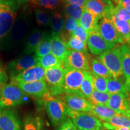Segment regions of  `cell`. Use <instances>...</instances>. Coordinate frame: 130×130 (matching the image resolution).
<instances>
[{
    "mask_svg": "<svg viewBox=\"0 0 130 130\" xmlns=\"http://www.w3.org/2000/svg\"><path fill=\"white\" fill-rule=\"evenodd\" d=\"M30 24L28 13L22 12L18 14L9 31L0 39V50L10 51L20 46L27 40Z\"/></svg>",
    "mask_w": 130,
    "mask_h": 130,
    "instance_id": "1",
    "label": "cell"
},
{
    "mask_svg": "<svg viewBox=\"0 0 130 130\" xmlns=\"http://www.w3.org/2000/svg\"><path fill=\"white\" fill-rule=\"evenodd\" d=\"M45 108L54 126L62 125L69 118L68 108L60 97L51 96L45 100Z\"/></svg>",
    "mask_w": 130,
    "mask_h": 130,
    "instance_id": "2",
    "label": "cell"
},
{
    "mask_svg": "<svg viewBox=\"0 0 130 130\" xmlns=\"http://www.w3.org/2000/svg\"><path fill=\"white\" fill-rule=\"evenodd\" d=\"M26 93L12 83L0 87V107L10 108L23 104Z\"/></svg>",
    "mask_w": 130,
    "mask_h": 130,
    "instance_id": "3",
    "label": "cell"
},
{
    "mask_svg": "<svg viewBox=\"0 0 130 130\" xmlns=\"http://www.w3.org/2000/svg\"><path fill=\"white\" fill-rule=\"evenodd\" d=\"M68 117L78 130H104L102 123L90 113L74 111L68 108Z\"/></svg>",
    "mask_w": 130,
    "mask_h": 130,
    "instance_id": "4",
    "label": "cell"
},
{
    "mask_svg": "<svg viewBox=\"0 0 130 130\" xmlns=\"http://www.w3.org/2000/svg\"><path fill=\"white\" fill-rule=\"evenodd\" d=\"M64 74V66L45 69V81L51 96L57 97L63 95L62 86Z\"/></svg>",
    "mask_w": 130,
    "mask_h": 130,
    "instance_id": "5",
    "label": "cell"
},
{
    "mask_svg": "<svg viewBox=\"0 0 130 130\" xmlns=\"http://www.w3.org/2000/svg\"><path fill=\"white\" fill-rule=\"evenodd\" d=\"M98 58L106 66L112 77L115 78L123 77L119 47L114 48L101 54L98 57Z\"/></svg>",
    "mask_w": 130,
    "mask_h": 130,
    "instance_id": "6",
    "label": "cell"
},
{
    "mask_svg": "<svg viewBox=\"0 0 130 130\" xmlns=\"http://www.w3.org/2000/svg\"><path fill=\"white\" fill-rule=\"evenodd\" d=\"M64 81L62 86L63 93L75 94L81 96L80 87L86 71L65 68Z\"/></svg>",
    "mask_w": 130,
    "mask_h": 130,
    "instance_id": "7",
    "label": "cell"
},
{
    "mask_svg": "<svg viewBox=\"0 0 130 130\" xmlns=\"http://www.w3.org/2000/svg\"><path fill=\"white\" fill-rule=\"evenodd\" d=\"M97 29L101 37L107 42L115 45L125 44L113 25L110 17H104L99 20Z\"/></svg>",
    "mask_w": 130,
    "mask_h": 130,
    "instance_id": "8",
    "label": "cell"
},
{
    "mask_svg": "<svg viewBox=\"0 0 130 130\" xmlns=\"http://www.w3.org/2000/svg\"><path fill=\"white\" fill-rule=\"evenodd\" d=\"M89 57V55L69 50L63 61V66L67 69L89 71L90 70Z\"/></svg>",
    "mask_w": 130,
    "mask_h": 130,
    "instance_id": "9",
    "label": "cell"
},
{
    "mask_svg": "<svg viewBox=\"0 0 130 130\" xmlns=\"http://www.w3.org/2000/svg\"><path fill=\"white\" fill-rule=\"evenodd\" d=\"M87 44L90 53L95 56H100L101 54L115 48L116 46V45L110 43L102 38L98 31L97 25L89 34Z\"/></svg>",
    "mask_w": 130,
    "mask_h": 130,
    "instance_id": "10",
    "label": "cell"
},
{
    "mask_svg": "<svg viewBox=\"0 0 130 130\" xmlns=\"http://www.w3.org/2000/svg\"><path fill=\"white\" fill-rule=\"evenodd\" d=\"M114 7L111 0H87L84 7L98 20L104 17L111 18Z\"/></svg>",
    "mask_w": 130,
    "mask_h": 130,
    "instance_id": "11",
    "label": "cell"
},
{
    "mask_svg": "<svg viewBox=\"0 0 130 130\" xmlns=\"http://www.w3.org/2000/svg\"><path fill=\"white\" fill-rule=\"evenodd\" d=\"M69 109L77 112L90 113L92 104L85 98L75 94H64L60 96Z\"/></svg>",
    "mask_w": 130,
    "mask_h": 130,
    "instance_id": "12",
    "label": "cell"
},
{
    "mask_svg": "<svg viewBox=\"0 0 130 130\" xmlns=\"http://www.w3.org/2000/svg\"><path fill=\"white\" fill-rule=\"evenodd\" d=\"M18 86L26 94L37 98H43L51 95L45 80L33 83H12Z\"/></svg>",
    "mask_w": 130,
    "mask_h": 130,
    "instance_id": "13",
    "label": "cell"
},
{
    "mask_svg": "<svg viewBox=\"0 0 130 130\" xmlns=\"http://www.w3.org/2000/svg\"><path fill=\"white\" fill-rule=\"evenodd\" d=\"M45 69L37 64L12 77L11 83H33L45 80Z\"/></svg>",
    "mask_w": 130,
    "mask_h": 130,
    "instance_id": "14",
    "label": "cell"
},
{
    "mask_svg": "<svg viewBox=\"0 0 130 130\" xmlns=\"http://www.w3.org/2000/svg\"><path fill=\"white\" fill-rule=\"evenodd\" d=\"M37 64V57L35 56H27L11 61L8 63L7 68L11 77H14L28 68Z\"/></svg>",
    "mask_w": 130,
    "mask_h": 130,
    "instance_id": "15",
    "label": "cell"
},
{
    "mask_svg": "<svg viewBox=\"0 0 130 130\" xmlns=\"http://www.w3.org/2000/svg\"><path fill=\"white\" fill-rule=\"evenodd\" d=\"M129 97L119 93L110 95L107 106L118 115L130 118V104Z\"/></svg>",
    "mask_w": 130,
    "mask_h": 130,
    "instance_id": "16",
    "label": "cell"
},
{
    "mask_svg": "<svg viewBox=\"0 0 130 130\" xmlns=\"http://www.w3.org/2000/svg\"><path fill=\"white\" fill-rule=\"evenodd\" d=\"M0 130H21L20 121L10 108L0 107Z\"/></svg>",
    "mask_w": 130,
    "mask_h": 130,
    "instance_id": "17",
    "label": "cell"
},
{
    "mask_svg": "<svg viewBox=\"0 0 130 130\" xmlns=\"http://www.w3.org/2000/svg\"><path fill=\"white\" fill-rule=\"evenodd\" d=\"M22 7H14L3 10L0 13V39L3 38L12 28L19 10Z\"/></svg>",
    "mask_w": 130,
    "mask_h": 130,
    "instance_id": "18",
    "label": "cell"
},
{
    "mask_svg": "<svg viewBox=\"0 0 130 130\" xmlns=\"http://www.w3.org/2000/svg\"><path fill=\"white\" fill-rule=\"evenodd\" d=\"M121 54L122 68L125 85L130 96V46L123 44L119 46Z\"/></svg>",
    "mask_w": 130,
    "mask_h": 130,
    "instance_id": "19",
    "label": "cell"
},
{
    "mask_svg": "<svg viewBox=\"0 0 130 130\" xmlns=\"http://www.w3.org/2000/svg\"><path fill=\"white\" fill-rule=\"evenodd\" d=\"M47 32L39 28L33 29L26 40L25 48L23 53L24 54H30L35 51L36 49L40 42L46 36Z\"/></svg>",
    "mask_w": 130,
    "mask_h": 130,
    "instance_id": "20",
    "label": "cell"
},
{
    "mask_svg": "<svg viewBox=\"0 0 130 130\" xmlns=\"http://www.w3.org/2000/svg\"><path fill=\"white\" fill-rule=\"evenodd\" d=\"M51 36V53L63 63V61H64V58L68 54V52L69 51L67 45L60 39L58 35L56 32L53 31L52 32Z\"/></svg>",
    "mask_w": 130,
    "mask_h": 130,
    "instance_id": "21",
    "label": "cell"
},
{
    "mask_svg": "<svg viewBox=\"0 0 130 130\" xmlns=\"http://www.w3.org/2000/svg\"><path fill=\"white\" fill-rule=\"evenodd\" d=\"M111 19L119 35L122 37L125 43L130 46V25L129 22L120 19L113 12L111 14Z\"/></svg>",
    "mask_w": 130,
    "mask_h": 130,
    "instance_id": "22",
    "label": "cell"
},
{
    "mask_svg": "<svg viewBox=\"0 0 130 130\" xmlns=\"http://www.w3.org/2000/svg\"><path fill=\"white\" fill-rule=\"evenodd\" d=\"M107 92L110 95L122 93L129 97L126 89L124 78H115L112 77L107 78Z\"/></svg>",
    "mask_w": 130,
    "mask_h": 130,
    "instance_id": "23",
    "label": "cell"
},
{
    "mask_svg": "<svg viewBox=\"0 0 130 130\" xmlns=\"http://www.w3.org/2000/svg\"><path fill=\"white\" fill-rule=\"evenodd\" d=\"M99 120L107 122L117 113L105 105H92L90 112Z\"/></svg>",
    "mask_w": 130,
    "mask_h": 130,
    "instance_id": "24",
    "label": "cell"
},
{
    "mask_svg": "<svg viewBox=\"0 0 130 130\" xmlns=\"http://www.w3.org/2000/svg\"><path fill=\"white\" fill-rule=\"evenodd\" d=\"M98 21L99 20L95 16H94L93 14L91 13L90 12H89L84 8L83 15L78 23L79 25H80L86 30V31L89 35L92 30L96 27Z\"/></svg>",
    "mask_w": 130,
    "mask_h": 130,
    "instance_id": "25",
    "label": "cell"
},
{
    "mask_svg": "<svg viewBox=\"0 0 130 130\" xmlns=\"http://www.w3.org/2000/svg\"><path fill=\"white\" fill-rule=\"evenodd\" d=\"M90 66L92 74L105 78L111 77L109 71L98 58H90Z\"/></svg>",
    "mask_w": 130,
    "mask_h": 130,
    "instance_id": "26",
    "label": "cell"
},
{
    "mask_svg": "<svg viewBox=\"0 0 130 130\" xmlns=\"http://www.w3.org/2000/svg\"><path fill=\"white\" fill-rule=\"evenodd\" d=\"M37 64L44 68L45 69L63 66L62 61L51 53L42 57H37Z\"/></svg>",
    "mask_w": 130,
    "mask_h": 130,
    "instance_id": "27",
    "label": "cell"
},
{
    "mask_svg": "<svg viewBox=\"0 0 130 130\" xmlns=\"http://www.w3.org/2000/svg\"><path fill=\"white\" fill-rule=\"evenodd\" d=\"M94 90L93 80L92 73L86 71L84 79L80 87V93L83 97L88 100Z\"/></svg>",
    "mask_w": 130,
    "mask_h": 130,
    "instance_id": "28",
    "label": "cell"
},
{
    "mask_svg": "<svg viewBox=\"0 0 130 130\" xmlns=\"http://www.w3.org/2000/svg\"><path fill=\"white\" fill-rule=\"evenodd\" d=\"M51 36L47 33L43 39L37 46L35 50V55L37 57H42L51 53Z\"/></svg>",
    "mask_w": 130,
    "mask_h": 130,
    "instance_id": "29",
    "label": "cell"
},
{
    "mask_svg": "<svg viewBox=\"0 0 130 130\" xmlns=\"http://www.w3.org/2000/svg\"><path fill=\"white\" fill-rule=\"evenodd\" d=\"M64 21L62 14L59 12H54L51 15L50 27L53 29V31L59 35L63 31L64 28Z\"/></svg>",
    "mask_w": 130,
    "mask_h": 130,
    "instance_id": "30",
    "label": "cell"
},
{
    "mask_svg": "<svg viewBox=\"0 0 130 130\" xmlns=\"http://www.w3.org/2000/svg\"><path fill=\"white\" fill-rule=\"evenodd\" d=\"M84 10V7L76 6V5L64 4V14H66L67 16H69L71 18L75 19L78 22L82 16Z\"/></svg>",
    "mask_w": 130,
    "mask_h": 130,
    "instance_id": "31",
    "label": "cell"
},
{
    "mask_svg": "<svg viewBox=\"0 0 130 130\" xmlns=\"http://www.w3.org/2000/svg\"><path fill=\"white\" fill-rule=\"evenodd\" d=\"M110 95L108 93L98 92L94 90L93 93L88 99L89 102L92 105H107L109 101Z\"/></svg>",
    "mask_w": 130,
    "mask_h": 130,
    "instance_id": "32",
    "label": "cell"
},
{
    "mask_svg": "<svg viewBox=\"0 0 130 130\" xmlns=\"http://www.w3.org/2000/svg\"><path fill=\"white\" fill-rule=\"evenodd\" d=\"M66 45H67L68 48L69 50L78 51L85 54L89 55L86 44L73 36H71Z\"/></svg>",
    "mask_w": 130,
    "mask_h": 130,
    "instance_id": "33",
    "label": "cell"
},
{
    "mask_svg": "<svg viewBox=\"0 0 130 130\" xmlns=\"http://www.w3.org/2000/svg\"><path fill=\"white\" fill-rule=\"evenodd\" d=\"M107 122L116 128H125L130 129V118L123 115L117 114Z\"/></svg>",
    "mask_w": 130,
    "mask_h": 130,
    "instance_id": "34",
    "label": "cell"
},
{
    "mask_svg": "<svg viewBox=\"0 0 130 130\" xmlns=\"http://www.w3.org/2000/svg\"><path fill=\"white\" fill-rule=\"evenodd\" d=\"M42 123L40 118L28 115L24 120V130H41Z\"/></svg>",
    "mask_w": 130,
    "mask_h": 130,
    "instance_id": "35",
    "label": "cell"
},
{
    "mask_svg": "<svg viewBox=\"0 0 130 130\" xmlns=\"http://www.w3.org/2000/svg\"><path fill=\"white\" fill-rule=\"evenodd\" d=\"M35 14L36 19L37 23L38 24V25L43 26V27L50 25L51 16L46 12L40 9H37L35 10Z\"/></svg>",
    "mask_w": 130,
    "mask_h": 130,
    "instance_id": "36",
    "label": "cell"
},
{
    "mask_svg": "<svg viewBox=\"0 0 130 130\" xmlns=\"http://www.w3.org/2000/svg\"><path fill=\"white\" fill-rule=\"evenodd\" d=\"M28 0H0V13L8 8L22 7Z\"/></svg>",
    "mask_w": 130,
    "mask_h": 130,
    "instance_id": "37",
    "label": "cell"
},
{
    "mask_svg": "<svg viewBox=\"0 0 130 130\" xmlns=\"http://www.w3.org/2000/svg\"><path fill=\"white\" fill-rule=\"evenodd\" d=\"M92 78L93 80L94 90L98 91V92L107 93V78L104 77H99L92 74Z\"/></svg>",
    "mask_w": 130,
    "mask_h": 130,
    "instance_id": "38",
    "label": "cell"
},
{
    "mask_svg": "<svg viewBox=\"0 0 130 130\" xmlns=\"http://www.w3.org/2000/svg\"><path fill=\"white\" fill-rule=\"evenodd\" d=\"M78 25V21L75 19L71 18V17L64 14V28L65 31L69 32V34L72 33L75 30L77 27Z\"/></svg>",
    "mask_w": 130,
    "mask_h": 130,
    "instance_id": "39",
    "label": "cell"
},
{
    "mask_svg": "<svg viewBox=\"0 0 130 130\" xmlns=\"http://www.w3.org/2000/svg\"><path fill=\"white\" fill-rule=\"evenodd\" d=\"M113 12L121 19L130 22V11L117 5L114 7Z\"/></svg>",
    "mask_w": 130,
    "mask_h": 130,
    "instance_id": "40",
    "label": "cell"
},
{
    "mask_svg": "<svg viewBox=\"0 0 130 130\" xmlns=\"http://www.w3.org/2000/svg\"><path fill=\"white\" fill-rule=\"evenodd\" d=\"M71 36L75 37L76 38L81 40V42H83L85 44L87 43V39H88L89 37V35L87 34V32L86 31V30L83 27H81L79 25H78L75 30L71 34Z\"/></svg>",
    "mask_w": 130,
    "mask_h": 130,
    "instance_id": "41",
    "label": "cell"
},
{
    "mask_svg": "<svg viewBox=\"0 0 130 130\" xmlns=\"http://www.w3.org/2000/svg\"><path fill=\"white\" fill-rule=\"evenodd\" d=\"M62 0H38V5L45 9L54 10L59 7Z\"/></svg>",
    "mask_w": 130,
    "mask_h": 130,
    "instance_id": "42",
    "label": "cell"
},
{
    "mask_svg": "<svg viewBox=\"0 0 130 130\" xmlns=\"http://www.w3.org/2000/svg\"><path fill=\"white\" fill-rule=\"evenodd\" d=\"M59 130H77L72 120L69 118L61 125Z\"/></svg>",
    "mask_w": 130,
    "mask_h": 130,
    "instance_id": "43",
    "label": "cell"
},
{
    "mask_svg": "<svg viewBox=\"0 0 130 130\" xmlns=\"http://www.w3.org/2000/svg\"><path fill=\"white\" fill-rule=\"evenodd\" d=\"M62 1L64 3V4L76 5L84 7L87 0H62Z\"/></svg>",
    "mask_w": 130,
    "mask_h": 130,
    "instance_id": "44",
    "label": "cell"
},
{
    "mask_svg": "<svg viewBox=\"0 0 130 130\" xmlns=\"http://www.w3.org/2000/svg\"><path fill=\"white\" fill-rule=\"evenodd\" d=\"M118 5L130 11V0H119Z\"/></svg>",
    "mask_w": 130,
    "mask_h": 130,
    "instance_id": "45",
    "label": "cell"
},
{
    "mask_svg": "<svg viewBox=\"0 0 130 130\" xmlns=\"http://www.w3.org/2000/svg\"><path fill=\"white\" fill-rule=\"evenodd\" d=\"M7 75L6 72L3 69L0 68V83L5 84L7 80Z\"/></svg>",
    "mask_w": 130,
    "mask_h": 130,
    "instance_id": "46",
    "label": "cell"
},
{
    "mask_svg": "<svg viewBox=\"0 0 130 130\" xmlns=\"http://www.w3.org/2000/svg\"><path fill=\"white\" fill-rule=\"evenodd\" d=\"M113 130H130V129H128V128H116V127H114Z\"/></svg>",
    "mask_w": 130,
    "mask_h": 130,
    "instance_id": "47",
    "label": "cell"
},
{
    "mask_svg": "<svg viewBox=\"0 0 130 130\" xmlns=\"http://www.w3.org/2000/svg\"><path fill=\"white\" fill-rule=\"evenodd\" d=\"M113 1H114V2H115V3H118L119 0H113Z\"/></svg>",
    "mask_w": 130,
    "mask_h": 130,
    "instance_id": "48",
    "label": "cell"
},
{
    "mask_svg": "<svg viewBox=\"0 0 130 130\" xmlns=\"http://www.w3.org/2000/svg\"><path fill=\"white\" fill-rule=\"evenodd\" d=\"M4 84H3V83H0V87H1V86H2L3 85H4Z\"/></svg>",
    "mask_w": 130,
    "mask_h": 130,
    "instance_id": "49",
    "label": "cell"
},
{
    "mask_svg": "<svg viewBox=\"0 0 130 130\" xmlns=\"http://www.w3.org/2000/svg\"><path fill=\"white\" fill-rule=\"evenodd\" d=\"M1 67H2V66H1V63H0V68H1Z\"/></svg>",
    "mask_w": 130,
    "mask_h": 130,
    "instance_id": "50",
    "label": "cell"
},
{
    "mask_svg": "<svg viewBox=\"0 0 130 130\" xmlns=\"http://www.w3.org/2000/svg\"><path fill=\"white\" fill-rule=\"evenodd\" d=\"M128 99H129V104H130V96L129 97V98H128Z\"/></svg>",
    "mask_w": 130,
    "mask_h": 130,
    "instance_id": "51",
    "label": "cell"
},
{
    "mask_svg": "<svg viewBox=\"0 0 130 130\" xmlns=\"http://www.w3.org/2000/svg\"><path fill=\"white\" fill-rule=\"evenodd\" d=\"M77 130H78V129H77Z\"/></svg>",
    "mask_w": 130,
    "mask_h": 130,
    "instance_id": "52",
    "label": "cell"
},
{
    "mask_svg": "<svg viewBox=\"0 0 130 130\" xmlns=\"http://www.w3.org/2000/svg\"><path fill=\"white\" fill-rule=\"evenodd\" d=\"M37 1H38V0H37Z\"/></svg>",
    "mask_w": 130,
    "mask_h": 130,
    "instance_id": "53",
    "label": "cell"
},
{
    "mask_svg": "<svg viewBox=\"0 0 130 130\" xmlns=\"http://www.w3.org/2000/svg\"></svg>",
    "mask_w": 130,
    "mask_h": 130,
    "instance_id": "54",
    "label": "cell"
},
{
    "mask_svg": "<svg viewBox=\"0 0 130 130\" xmlns=\"http://www.w3.org/2000/svg\"></svg>",
    "mask_w": 130,
    "mask_h": 130,
    "instance_id": "55",
    "label": "cell"
}]
</instances>
